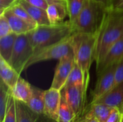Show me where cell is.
<instances>
[{"label": "cell", "instance_id": "6da1fadb", "mask_svg": "<svg viewBox=\"0 0 123 122\" xmlns=\"http://www.w3.org/2000/svg\"><path fill=\"white\" fill-rule=\"evenodd\" d=\"M123 37V10L110 7L106 9L97 32L94 62L98 65L109 49Z\"/></svg>", "mask_w": 123, "mask_h": 122}, {"label": "cell", "instance_id": "7a4b0ae2", "mask_svg": "<svg viewBox=\"0 0 123 122\" xmlns=\"http://www.w3.org/2000/svg\"><path fill=\"white\" fill-rule=\"evenodd\" d=\"M74 33L70 21L55 24L39 25L28 33L34 50L61 42Z\"/></svg>", "mask_w": 123, "mask_h": 122}, {"label": "cell", "instance_id": "3957f363", "mask_svg": "<svg viewBox=\"0 0 123 122\" xmlns=\"http://www.w3.org/2000/svg\"><path fill=\"white\" fill-rule=\"evenodd\" d=\"M106 8L97 0H86L81 13L71 23L74 33L94 34L97 32Z\"/></svg>", "mask_w": 123, "mask_h": 122}, {"label": "cell", "instance_id": "277c9868", "mask_svg": "<svg viewBox=\"0 0 123 122\" xmlns=\"http://www.w3.org/2000/svg\"><path fill=\"white\" fill-rule=\"evenodd\" d=\"M97 40V32L94 34L74 33L71 35L76 63L85 73H89L92 63L94 61Z\"/></svg>", "mask_w": 123, "mask_h": 122}, {"label": "cell", "instance_id": "5b68a950", "mask_svg": "<svg viewBox=\"0 0 123 122\" xmlns=\"http://www.w3.org/2000/svg\"><path fill=\"white\" fill-rule=\"evenodd\" d=\"M71 35L61 42L35 50L26 65V69L38 63L53 60H59L64 57L74 55Z\"/></svg>", "mask_w": 123, "mask_h": 122}, {"label": "cell", "instance_id": "8992f818", "mask_svg": "<svg viewBox=\"0 0 123 122\" xmlns=\"http://www.w3.org/2000/svg\"><path fill=\"white\" fill-rule=\"evenodd\" d=\"M35 50L30 40L28 33L19 35L16 39L9 63L21 74L26 70V65L32 56Z\"/></svg>", "mask_w": 123, "mask_h": 122}, {"label": "cell", "instance_id": "52a82bcc", "mask_svg": "<svg viewBox=\"0 0 123 122\" xmlns=\"http://www.w3.org/2000/svg\"><path fill=\"white\" fill-rule=\"evenodd\" d=\"M89 83V78L84 84L71 86L61 90L67 102L75 112L77 119L82 115L86 106V91Z\"/></svg>", "mask_w": 123, "mask_h": 122}, {"label": "cell", "instance_id": "ba28073f", "mask_svg": "<svg viewBox=\"0 0 123 122\" xmlns=\"http://www.w3.org/2000/svg\"><path fill=\"white\" fill-rule=\"evenodd\" d=\"M75 63L74 55L64 57L58 60V64L55 68L53 79L50 86L51 88L59 91H61L64 88Z\"/></svg>", "mask_w": 123, "mask_h": 122}, {"label": "cell", "instance_id": "9c48e42d", "mask_svg": "<svg viewBox=\"0 0 123 122\" xmlns=\"http://www.w3.org/2000/svg\"><path fill=\"white\" fill-rule=\"evenodd\" d=\"M116 65L107 68L97 75V81L95 87L92 92V98L91 102H95L112 88L115 82V71Z\"/></svg>", "mask_w": 123, "mask_h": 122}, {"label": "cell", "instance_id": "30bf717a", "mask_svg": "<svg viewBox=\"0 0 123 122\" xmlns=\"http://www.w3.org/2000/svg\"><path fill=\"white\" fill-rule=\"evenodd\" d=\"M123 58V37L114 44L107 52L101 63L97 65V74H99L107 68L116 65Z\"/></svg>", "mask_w": 123, "mask_h": 122}, {"label": "cell", "instance_id": "8fae6325", "mask_svg": "<svg viewBox=\"0 0 123 122\" xmlns=\"http://www.w3.org/2000/svg\"><path fill=\"white\" fill-rule=\"evenodd\" d=\"M61 100V91L51 87L48 90L45 91V107L43 114L58 122Z\"/></svg>", "mask_w": 123, "mask_h": 122}, {"label": "cell", "instance_id": "7c38bea8", "mask_svg": "<svg viewBox=\"0 0 123 122\" xmlns=\"http://www.w3.org/2000/svg\"><path fill=\"white\" fill-rule=\"evenodd\" d=\"M3 14L7 19L12 32L18 35L27 34L37 27V25L31 24L18 17L12 12L10 8L5 10Z\"/></svg>", "mask_w": 123, "mask_h": 122}, {"label": "cell", "instance_id": "4fadbf2b", "mask_svg": "<svg viewBox=\"0 0 123 122\" xmlns=\"http://www.w3.org/2000/svg\"><path fill=\"white\" fill-rule=\"evenodd\" d=\"M92 103H100L110 107H115L122 113L123 109V82L112 88L95 102Z\"/></svg>", "mask_w": 123, "mask_h": 122}, {"label": "cell", "instance_id": "5bb4252c", "mask_svg": "<svg viewBox=\"0 0 123 122\" xmlns=\"http://www.w3.org/2000/svg\"><path fill=\"white\" fill-rule=\"evenodd\" d=\"M112 107L100 103H90L80 117H94L99 122H106Z\"/></svg>", "mask_w": 123, "mask_h": 122}, {"label": "cell", "instance_id": "9a60e30c", "mask_svg": "<svg viewBox=\"0 0 123 122\" xmlns=\"http://www.w3.org/2000/svg\"><path fill=\"white\" fill-rule=\"evenodd\" d=\"M0 77L1 81L10 90H12L20 78V74L9 62L0 57Z\"/></svg>", "mask_w": 123, "mask_h": 122}, {"label": "cell", "instance_id": "2e32d148", "mask_svg": "<svg viewBox=\"0 0 123 122\" xmlns=\"http://www.w3.org/2000/svg\"><path fill=\"white\" fill-rule=\"evenodd\" d=\"M32 86L27 81L20 77L11 92L16 100L27 104L32 96Z\"/></svg>", "mask_w": 123, "mask_h": 122}, {"label": "cell", "instance_id": "e0dca14e", "mask_svg": "<svg viewBox=\"0 0 123 122\" xmlns=\"http://www.w3.org/2000/svg\"><path fill=\"white\" fill-rule=\"evenodd\" d=\"M17 1L25 8L28 14L35 22L37 26L39 25H47L50 24V21L47 14L46 9L32 6L27 3L25 0H17Z\"/></svg>", "mask_w": 123, "mask_h": 122}, {"label": "cell", "instance_id": "ac0fdd59", "mask_svg": "<svg viewBox=\"0 0 123 122\" xmlns=\"http://www.w3.org/2000/svg\"><path fill=\"white\" fill-rule=\"evenodd\" d=\"M46 12L50 23L52 24L63 22L66 17L68 16L66 3H56L49 4Z\"/></svg>", "mask_w": 123, "mask_h": 122}, {"label": "cell", "instance_id": "d6986e66", "mask_svg": "<svg viewBox=\"0 0 123 122\" xmlns=\"http://www.w3.org/2000/svg\"><path fill=\"white\" fill-rule=\"evenodd\" d=\"M32 96L27 103L28 106L38 114H43L45 107V91L32 86Z\"/></svg>", "mask_w": 123, "mask_h": 122}, {"label": "cell", "instance_id": "ffe728a7", "mask_svg": "<svg viewBox=\"0 0 123 122\" xmlns=\"http://www.w3.org/2000/svg\"><path fill=\"white\" fill-rule=\"evenodd\" d=\"M18 35L12 32L4 37H0V57L9 62L16 39Z\"/></svg>", "mask_w": 123, "mask_h": 122}, {"label": "cell", "instance_id": "44dd1931", "mask_svg": "<svg viewBox=\"0 0 123 122\" xmlns=\"http://www.w3.org/2000/svg\"><path fill=\"white\" fill-rule=\"evenodd\" d=\"M17 122H35L38 114L33 111L27 104L16 100Z\"/></svg>", "mask_w": 123, "mask_h": 122}, {"label": "cell", "instance_id": "7402d4cb", "mask_svg": "<svg viewBox=\"0 0 123 122\" xmlns=\"http://www.w3.org/2000/svg\"><path fill=\"white\" fill-rule=\"evenodd\" d=\"M77 119L75 112L67 102L61 91V100L58 110V122H76Z\"/></svg>", "mask_w": 123, "mask_h": 122}, {"label": "cell", "instance_id": "603a6c76", "mask_svg": "<svg viewBox=\"0 0 123 122\" xmlns=\"http://www.w3.org/2000/svg\"><path fill=\"white\" fill-rule=\"evenodd\" d=\"M89 78V73H85L81 69V68L76 63H75L74 66L68 78L64 88L74 85L84 84Z\"/></svg>", "mask_w": 123, "mask_h": 122}, {"label": "cell", "instance_id": "cb8c5ba5", "mask_svg": "<svg viewBox=\"0 0 123 122\" xmlns=\"http://www.w3.org/2000/svg\"><path fill=\"white\" fill-rule=\"evenodd\" d=\"M68 9V16L71 23L76 19L79 14L83 9L86 0H66Z\"/></svg>", "mask_w": 123, "mask_h": 122}, {"label": "cell", "instance_id": "d4e9b609", "mask_svg": "<svg viewBox=\"0 0 123 122\" xmlns=\"http://www.w3.org/2000/svg\"><path fill=\"white\" fill-rule=\"evenodd\" d=\"M11 90L1 81L0 83V122H3Z\"/></svg>", "mask_w": 123, "mask_h": 122}, {"label": "cell", "instance_id": "484cf974", "mask_svg": "<svg viewBox=\"0 0 123 122\" xmlns=\"http://www.w3.org/2000/svg\"><path fill=\"white\" fill-rule=\"evenodd\" d=\"M3 122H17V108L16 99L10 92L9 96V101Z\"/></svg>", "mask_w": 123, "mask_h": 122}, {"label": "cell", "instance_id": "4316f807", "mask_svg": "<svg viewBox=\"0 0 123 122\" xmlns=\"http://www.w3.org/2000/svg\"><path fill=\"white\" fill-rule=\"evenodd\" d=\"M10 9L12 10V12L17 14L18 17H19L20 18L23 19L24 20L31 23V24H35L37 25V24L35 23V22L32 19V18L30 17V15L28 14L27 11L25 9V8L24 6H22L17 1L15 4H14L11 7Z\"/></svg>", "mask_w": 123, "mask_h": 122}, {"label": "cell", "instance_id": "83f0119b", "mask_svg": "<svg viewBox=\"0 0 123 122\" xmlns=\"http://www.w3.org/2000/svg\"><path fill=\"white\" fill-rule=\"evenodd\" d=\"M12 32V31L7 19L3 14H0V37H4Z\"/></svg>", "mask_w": 123, "mask_h": 122}, {"label": "cell", "instance_id": "f1b7e54d", "mask_svg": "<svg viewBox=\"0 0 123 122\" xmlns=\"http://www.w3.org/2000/svg\"><path fill=\"white\" fill-rule=\"evenodd\" d=\"M123 82V58L116 65L115 71V82L112 88Z\"/></svg>", "mask_w": 123, "mask_h": 122}, {"label": "cell", "instance_id": "f546056e", "mask_svg": "<svg viewBox=\"0 0 123 122\" xmlns=\"http://www.w3.org/2000/svg\"><path fill=\"white\" fill-rule=\"evenodd\" d=\"M123 114L121 111L115 107H112L110 116L106 122H121Z\"/></svg>", "mask_w": 123, "mask_h": 122}, {"label": "cell", "instance_id": "4dcf8cb0", "mask_svg": "<svg viewBox=\"0 0 123 122\" xmlns=\"http://www.w3.org/2000/svg\"><path fill=\"white\" fill-rule=\"evenodd\" d=\"M17 0H0V14H3L5 10L10 8Z\"/></svg>", "mask_w": 123, "mask_h": 122}, {"label": "cell", "instance_id": "1f68e13d", "mask_svg": "<svg viewBox=\"0 0 123 122\" xmlns=\"http://www.w3.org/2000/svg\"><path fill=\"white\" fill-rule=\"evenodd\" d=\"M27 3L35 6H37L44 9H47L48 6V4L46 0H25Z\"/></svg>", "mask_w": 123, "mask_h": 122}, {"label": "cell", "instance_id": "d6a6232c", "mask_svg": "<svg viewBox=\"0 0 123 122\" xmlns=\"http://www.w3.org/2000/svg\"><path fill=\"white\" fill-rule=\"evenodd\" d=\"M35 122H58L56 120L51 119L50 117L46 116L45 114H41L38 115V117Z\"/></svg>", "mask_w": 123, "mask_h": 122}, {"label": "cell", "instance_id": "836d02e7", "mask_svg": "<svg viewBox=\"0 0 123 122\" xmlns=\"http://www.w3.org/2000/svg\"><path fill=\"white\" fill-rule=\"evenodd\" d=\"M111 7L123 10V0H112Z\"/></svg>", "mask_w": 123, "mask_h": 122}, {"label": "cell", "instance_id": "e575fe53", "mask_svg": "<svg viewBox=\"0 0 123 122\" xmlns=\"http://www.w3.org/2000/svg\"><path fill=\"white\" fill-rule=\"evenodd\" d=\"M76 122H99L94 117H79Z\"/></svg>", "mask_w": 123, "mask_h": 122}, {"label": "cell", "instance_id": "d590c367", "mask_svg": "<svg viewBox=\"0 0 123 122\" xmlns=\"http://www.w3.org/2000/svg\"><path fill=\"white\" fill-rule=\"evenodd\" d=\"M98 2H99L101 4H102L106 9H108L111 7V3L112 0H97Z\"/></svg>", "mask_w": 123, "mask_h": 122}, {"label": "cell", "instance_id": "8d00e7d4", "mask_svg": "<svg viewBox=\"0 0 123 122\" xmlns=\"http://www.w3.org/2000/svg\"><path fill=\"white\" fill-rule=\"evenodd\" d=\"M48 5L51 4H56V3H66V0H46Z\"/></svg>", "mask_w": 123, "mask_h": 122}, {"label": "cell", "instance_id": "74e56055", "mask_svg": "<svg viewBox=\"0 0 123 122\" xmlns=\"http://www.w3.org/2000/svg\"><path fill=\"white\" fill-rule=\"evenodd\" d=\"M121 122H123V116H122V120H121Z\"/></svg>", "mask_w": 123, "mask_h": 122}, {"label": "cell", "instance_id": "f35d334b", "mask_svg": "<svg viewBox=\"0 0 123 122\" xmlns=\"http://www.w3.org/2000/svg\"><path fill=\"white\" fill-rule=\"evenodd\" d=\"M122 114H123V112H122Z\"/></svg>", "mask_w": 123, "mask_h": 122}]
</instances>
